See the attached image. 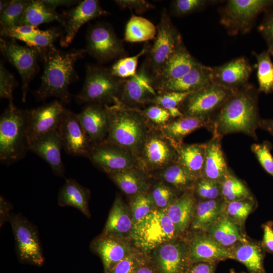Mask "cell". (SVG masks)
Returning <instances> with one entry per match:
<instances>
[{"mask_svg":"<svg viewBox=\"0 0 273 273\" xmlns=\"http://www.w3.org/2000/svg\"><path fill=\"white\" fill-rule=\"evenodd\" d=\"M258 92L252 85L236 90L207 121L206 128L214 136L243 133L257 139L256 130L261 119Z\"/></svg>","mask_w":273,"mask_h":273,"instance_id":"obj_1","label":"cell"},{"mask_svg":"<svg viewBox=\"0 0 273 273\" xmlns=\"http://www.w3.org/2000/svg\"><path fill=\"white\" fill-rule=\"evenodd\" d=\"M38 51L43 63V72L40 85L35 92L37 99L44 101L55 97L62 103H69V86L78 78L75 65L86 53L85 49L63 51L53 46Z\"/></svg>","mask_w":273,"mask_h":273,"instance_id":"obj_2","label":"cell"},{"mask_svg":"<svg viewBox=\"0 0 273 273\" xmlns=\"http://www.w3.org/2000/svg\"><path fill=\"white\" fill-rule=\"evenodd\" d=\"M105 106L109 119L105 141L128 151L137 158L151 128L142 110L126 106L118 100Z\"/></svg>","mask_w":273,"mask_h":273,"instance_id":"obj_3","label":"cell"},{"mask_svg":"<svg viewBox=\"0 0 273 273\" xmlns=\"http://www.w3.org/2000/svg\"><path fill=\"white\" fill-rule=\"evenodd\" d=\"M29 150L26 110L9 103L0 118L1 162L11 164L23 158Z\"/></svg>","mask_w":273,"mask_h":273,"instance_id":"obj_4","label":"cell"},{"mask_svg":"<svg viewBox=\"0 0 273 273\" xmlns=\"http://www.w3.org/2000/svg\"><path fill=\"white\" fill-rule=\"evenodd\" d=\"M179 237L166 209L155 208L133 224L129 239L136 249L148 255L161 244Z\"/></svg>","mask_w":273,"mask_h":273,"instance_id":"obj_5","label":"cell"},{"mask_svg":"<svg viewBox=\"0 0 273 273\" xmlns=\"http://www.w3.org/2000/svg\"><path fill=\"white\" fill-rule=\"evenodd\" d=\"M122 82L123 79L114 76L110 69L88 65L84 83L76 100L79 104L112 105L118 99Z\"/></svg>","mask_w":273,"mask_h":273,"instance_id":"obj_6","label":"cell"},{"mask_svg":"<svg viewBox=\"0 0 273 273\" xmlns=\"http://www.w3.org/2000/svg\"><path fill=\"white\" fill-rule=\"evenodd\" d=\"M183 42L181 35L172 23L169 14L163 8L153 43L142 64L153 79Z\"/></svg>","mask_w":273,"mask_h":273,"instance_id":"obj_7","label":"cell"},{"mask_svg":"<svg viewBox=\"0 0 273 273\" xmlns=\"http://www.w3.org/2000/svg\"><path fill=\"white\" fill-rule=\"evenodd\" d=\"M273 8V0H230L221 10L220 23L230 35L245 34L257 17Z\"/></svg>","mask_w":273,"mask_h":273,"instance_id":"obj_8","label":"cell"},{"mask_svg":"<svg viewBox=\"0 0 273 273\" xmlns=\"http://www.w3.org/2000/svg\"><path fill=\"white\" fill-rule=\"evenodd\" d=\"M235 91L212 82L190 93L178 108L184 116L207 122Z\"/></svg>","mask_w":273,"mask_h":273,"instance_id":"obj_9","label":"cell"},{"mask_svg":"<svg viewBox=\"0 0 273 273\" xmlns=\"http://www.w3.org/2000/svg\"><path fill=\"white\" fill-rule=\"evenodd\" d=\"M176 159L175 147L160 128H151L137 157L139 168L151 176Z\"/></svg>","mask_w":273,"mask_h":273,"instance_id":"obj_10","label":"cell"},{"mask_svg":"<svg viewBox=\"0 0 273 273\" xmlns=\"http://www.w3.org/2000/svg\"><path fill=\"white\" fill-rule=\"evenodd\" d=\"M9 221L19 261L38 266L42 265L44 257L36 227L20 214L11 213Z\"/></svg>","mask_w":273,"mask_h":273,"instance_id":"obj_11","label":"cell"},{"mask_svg":"<svg viewBox=\"0 0 273 273\" xmlns=\"http://www.w3.org/2000/svg\"><path fill=\"white\" fill-rule=\"evenodd\" d=\"M85 50L100 63L124 57L126 54L122 40L112 27L105 23H97L89 27Z\"/></svg>","mask_w":273,"mask_h":273,"instance_id":"obj_12","label":"cell"},{"mask_svg":"<svg viewBox=\"0 0 273 273\" xmlns=\"http://www.w3.org/2000/svg\"><path fill=\"white\" fill-rule=\"evenodd\" d=\"M147 256L156 273H186L191 264L185 237L165 242Z\"/></svg>","mask_w":273,"mask_h":273,"instance_id":"obj_13","label":"cell"},{"mask_svg":"<svg viewBox=\"0 0 273 273\" xmlns=\"http://www.w3.org/2000/svg\"><path fill=\"white\" fill-rule=\"evenodd\" d=\"M11 39L7 40L1 38V51L5 58L16 68L21 76L22 100L25 102L30 81L38 71L40 52L33 48L20 45L14 39Z\"/></svg>","mask_w":273,"mask_h":273,"instance_id":"obj_14","label":"cell"},{"mask_svg":"<svg viewBox=\"0 0 273 273\" xmlns=\"http://www.w3.org/2000/svg\"><path fill=\"white\" fill-rule=\"evenodd\" d=\"M87 157L107 174L139 168L137 158L132 154L106 141L93 145Z\"/></svg>","mask_w":273,"mask_h":273,"instance_id":"obj_15","label":"cell"},{"mask_svg":"<svg viewBox=\"0 0 273 273\" xmlns=\"http://www.w3.org/2000/svg\"><path fill=\"white\" fill-rule=\"evenodd\" d=\"M157 95L153 78L142 64L134 76L123 79L118 100L126 106L142 109Z\"/></svg>","mask_w":273,"mask_h":273,"instance_id":"obj_16","label":"cell"},{"mask_svg":"<svg viewBox=\"0 0 273 273\" xmlns=\"http://www.w3.org/2000/svg\"><path fill=\"white\" fill-rule=\"evenodd\" d=\"M66 109L58 101L26 110L29 146L38 138L58 129Z\"/></svg>","mask_w":273,"mask_h":273,"instance_id":"obj_17","label":"cell"},{"mask_svg":"<svg viewBox=\"0 0 273 273\" xmlns=\"http://www.w3.org/2000/svg\"><path fill=\"white\" fill-rule=\"evenodd\" d=\"M57 130L67 153L87 157L93 145L76 114L66 109Z\"/></svg>","mask_w":273,"mask_h":273,"instance_id":"obj_18","label":"cell"},{"mask_svg":"<svg viewBox=\"0 0 273 273\" xmlns=\"http://www.w3.org/2000/svg\"><path fill=\"white\" fill-rule=\"evenodd\" d=\"M97 0H84L63 14L64 33L60 39L62 47H66L73 40L77 31L85 23L107 15Z\"/></svg>","mask_w":273,"mask_h":273,"instance_id":"obj_19","label":"cell"},{"mask_svg":"<svg viewBox=\"0 0 273 273\" xmlns=\"http://www.w3.org/2000/svg\"><path fill=\"white\" fill-rule=\"evenodd\" d=\"M129 239L101 234L92 241L90 251L100 257L104 273H109L117 263L136 249Z\"/></svg>","mask_w":273,"mask_h":273,"instance_id":"obj_20","label":"cell"},{"mask_svg":"<svg viewBox=\"0 0 273 273\" xmlns=\"http://www.w3.org/2000/svg\"><path fill=\"white\" fill-rule=\"evenodd\" d=\"M185 238L191 263L232 259L230 251L205 232L189 231Z\"/></svg>","mask_w":273,"mask_h":273,"instance_id":"obj_21","label":"cell"},{"mask_svg":"<svg viewBox=\"0 0 273 273\" xmlns=\"http://www.w3.org/2000/svg\"><path fill=\"white\" fill-rule=\"evenodd\" d=\"M212 68V82L233 90L248 84L252 70L248 60L242 57Z\"/></svg>","mask_w":273,"mask_h":273,"instance_id":"obj_22","label":"cell"},{"mask_svg":"<svg viewBox=\"0 0 273 273\" xmlns=\"http://www.w3.org/2000/svg\"><path fill=\"white\" fill-rule=\"evenodd\" d=\"M199 63L190 54L183 42L153 78L155 89L157 90L161 85L180 78Z\"/></svg>","mask_w":273,"mask_h":273,"instance_id":"obj_23","label":"cell"},{"mask_svg":"<svg viewBox=\"0 0 273 273\" xmlns=\"http://www.w3.org/2000/svg\"><path fill=\"white\" fill-rule=\"evenodd\" d=\"M63 147L61 138L57 129L38 138L29 146V151L43 159L50 166L54 174L63 177L65 168L61 152Z\"/></svg>","mask_w":273,"mask_h":273,"instance_id":"obj_24","label":"cell"},{"mask_svg":"<svg viewBox=\"0 0 273 273\" xmlns=\"http://www.w3.org/2000/svg\"><path fill=\"white\" fill-rule=\"evenodd\" d=\"M76 115L93 145L106 140L109 131V119L105 105L87 104Z\"/></svg>","mask_w":273,"mask_h":273,"instance_id":"obj_25","label":"cell"},{"mask_svg":"<svg viewBox=\"0 0 273 273\" xmlns=\"http://www.w3.org/2000/svg\"><path fill=\"white\" fill-rule=\"evenodd\" d=\"M197 202L193 189L181 193L166 209L168 216L181 237L189 232Z\"/></svg>","mask_w":273,"mask_h":273,"instance_id":"obj_26","label":"cell"},{"mask_svg":"<svg viewBox=\"0 0 273 273\" xmlns=\"http://www.w3.org/2000/svg\"><path fill=\"white\" fill-rule=\"evenodd\" d=\"M212 82V68L199 63L180 78L166 83L157 89L158 94L168 92L191 93Z\"/></svg>","mask_w":273,"mask_h":273,"instance_id":"obj_27","label":"cell"},{"mask_svg":"<svg viewBox=\"0 0 273 273\" xmlns=\"http://www.w3.org/2000/svg\"><path fill=\"white\" fill-rule=\"evenodd\" d=\"M133 224L129 206L117 195L101 234L129 239Z\"/></svg>","mask_w":273,"mask_h":273,"instance_id":"obj_28","label":"cell"},{"mask_svg":"<svg viewBox=\"0 0 273 273\" xmlns=\"http://www.w3.org/2000/svg\"><path fill=\"white\" fill-rule=\"evenodd\" d=\"M221 138L213 135L206 143L202 177L220 183L230 170L221 147Z\"/></svg>","mask_w":273,"mask_h":273,"instance_id":"obj_29","label":"cell"},{"mask_svg":"<svg viewBox=\"0 0 273 273\" xmlns=\"http://www.w3.org/2000/svg\"><path fill=\"white\" fill-rule=\"evenodd\" d=\"M108 177L124 193L130 197L148 192L152 177L138 167L108 174Z\"/></svg>","mask_w":273,"mask_h":273,"instance_id":"obj_30","label":"cell"},{"mask_svg":"<svg viewBox=\"0 0 273 273\" xmlns=\"http://www.w3.org/2000/svg\"><path fill=\"white\" fill-rule=\"evenodd\" d=\"M215 241L229 251L239 243L250 239L245 231L224 214L206 231Z\"/></svg>","mask_w":273,"mask_h":273,"instance_id":"obj_31","label":"cell"},{"mask_svg":"<svg viewBox=\"0 0 273 273\" xmlns=\"http://www.w3.org/2000/svg\"><path fill=\"white\" fill-rule=\"evenodd\" d=\"M232 259L244 264L250 273H266L264 266L265 252L260 242L249 239L239 243L229 250Z\"/></svg>","mask_w":273,"mask_h":273,"instance_id":"obj_32","label":"cell"},{"mask_svg":"<svg viewBox=\"0 0 273 273\" xmlns=\"http://www.w3.org/2000/svg\"><path fill=\"white\" fill-rule=\"evenodd\" d=\"M90 191L72 178L66 179L59 190L58 204L61 207L70 206L76 208L85 216L90 217L88 208Z\"/></svg>","mask_w":273,"mask_h":273,"instance_id":"obj_33","label":"cell"},{"mask_svg":"<svg viewBox=\"0 0 273 273\" xmlns=\"http://www.w3.org/2000/svg\"><path fill=\"white\" fill-rule=\"evenodd\" d=\"M225 203L221 197L214 200L197 201L189 231L206 232L224 214Z\"/></svg>","mask_w":273,"mask_h":273,"instance_id":"obj_34","label":"cell"},{"mask_svg":"<svg viewBox=\"0 0 273 273\" xmlns=\"http://www.w3.org/2000/svg\"><path fill=\"white\" fill-rule=\"evenodd\" d=\"M151 176L162 181L179 194L194 189L198 180L176 161Z\"/></svg>","mask_w":273,"mask_h":273,"instance_id":"obj_35","label":"cell"},{"mask_svg":"<svg viewBox=\"0 0 273 273\" xmlns=\"http://www.w3.org/2000/svg\"><path fill=\"white\" fill-rule=\"evenodd\" d=\"M176 162L182 165L197 179L202 177L204 164L206 143L185 144L175 147Z\"/></svg>","mask_w":273,"mask_h":273,"instance_id":"obj_36","label":"cell"},{"mask_svg":"<svg viewBox=\"0 0 273 273\" xmlns=\"http://www.w3.org/2000/svg\"><path fill=\"white\" fill-rule=\"evenodd\" d=\"M207 122L194 117L182 116L171 119L160 128L163 134L176 147L183 143V140L195 130L206 127Z\"/></svg>","mask_w":273,"mask_h":273,"instance_id":"obj_37","label":"cell"},{"mask_svg":"<svg viewBox=\"0 0 273 273\" xmlns=\"http://www.w3.org/2000/svg\"><path fill=\"white\" fill-rule=\"evenodd\" d=\"M54 21L63 22L62 15L46 5L42 1H29L24 10L18 26H37Z\"/></svg>","mask_w":273,"mask_h":273,"instance_id":"obj_38","label":"cell"},{"mask_svg":"<svg viewBox=\"0 0 273 273\" xmlns=\"http://www.w3.org/2000/svg\"><path fill=\"white\" fill-rule=\"evenodd\" d=\"M156 34L157 26L151 21L132 15L126 25L124 40L129 42H146L154 39Z\"/></svg>","mask_w":273,"mask_h":273,"instance_id":"obj_39","label":"cell"},{"mask_svg":"<svg viewBox=\"0 0 273 273\" xmlns=\"http://www.w3.org/2000/svg\"><path fill=\"white\" fill-rule=\"evenodd\" d=\"M221 197L226 202L253 197L247 185L230 169L220 183Z\"/></svg>","mask_w":273,"mask_h":273,"instance_id":"obj_40","label":"cell"},{"mask_svg":"<svg viewBox=\"0 0 273 273\" xmlns=\"http://www.w3.org/2000/svg\"><path fill=\"white\" fill-rule=\"evenodd\" d=\"M257 207V202L254 196L235 201L225 202L224 215L244 230L248 216Z\"/></svg>","mask_w":273,"mask_h":273,"instance_id":"obj_41","label":"cell"},{"mask_svg":"<svg viewBox=\"0 0 273 273\" xmlns=\"http://www.w3.org/2000/svg\"><path fill=\"white\" fill-rule=\"evenodd\" d=\"M257 60V77L259 92L265 94L273 93V62L269 52L260 53L253 52Z\"/></svg>","mask_w":273,"mask_h":273,"instance_id":"obj_42","label":"cell"},{"mask_svg":"<svg viewBox=\"0 0 273 273\" xmlns=\"http://www.w3.org/2000/svg\"><path fill=\"white\" fill-rule=\"evenodd\" d=\"M150 47V43L146 42L141 51L135 55L119 59L110 68L111 73L115 77L123 79L134 76L138 71L139 58L147 54Z\"/></svg>","mask_w":273,"mask_h":273,"instance_id":"obj_43","label":"cell"},{"mask_svg":"<svg viewBox=\"0 0 273 273\" xmlns=\"http://www.w3.org/2000/svg\"><path fill=\"white\" fill-rule=\"evenodd\" d=\"M154 179L155 182L152 181L148 193L156 209H167L181 194L162 181Z\"/></svg>","mask_w":273,"mask_h":273,"instance_id":"obj_44","label":"cell"},{"mask_svg":"<svg viewBox=\"0 0 273 273\" xmlns=\"http://www.w3.org/2000/svg\"><path fill=\"white\" fill-rule=\"evenodd\" d=\"M29 1H10L8 5L1 12V31L18 26Z\"/></svg>","mask_w":273,"mask_h":273,"instance_id":"obj_45","label":"cell"},{"mask_svg":"<svg viewBox=\"0 0 273 273\" xmlns=\"http://www.w3.org/2000/svg\"><path fill=\"white\" fill-rule=\"evenodd\" d=\"M190 93L168 92L158 94L151 104L157 105L166 109L172 119L182 117L184 115L178 107Z\"/></svg>","mask_w":273,"mask_h":273,"instance_id":"obj_46","label":"cell"},{"mask_svg":"<svg viewBox=\"0 0 273 273\" xmlns=\"http://www.w3.org/2000/svg\"><path fill=\"white\" fill-rule=\"evenodd\" d=\"M129 207L134 224L155 209L148 192L139 193L130 197Z\"/></svg>","mask_w":273,"mask_h":273,"instance_id":"obj_47","label":"cell"},{"mask_svg":"<svg viewBox=\"0 0 273 273\" xmlns=\"http://www.w3.org/2000/svg\"><path fill=\"white\" fill-rule=\"evenodd\" d=\"M62 34L60 30L52 28L30 36L22 37L19 40L24 42L28 47L41 50L53 46V43Z\"/></svg>","mask_w":273,"mask_h":273,"instance_id":"obj_48","label":"cell"},{"mask_svg":"<svg viewBox=\"0 0 273 273\" xmlns=\"http://www.w3.org/2000/svg\"><path fill=\"white\" fill-rule=\"evenodd\" d=\"M194 190L197 201L211 200L221 198L220 183L204 177L197 180Z\"/></svg>","mask_w":273,"mask_h":273,"instance_id":"obj_49","label":"cell"},{"mask_svg":"<svg viewBox=\"0 0 273 273\" xmlns=\"http://www.w3.org/2000/svg\"><path fill=\"white\" fill-rule=\"evenodd\" d=\"M141 110L151 128H160L172 119L166 109L157 105L150 104Z\"/></svg>","mask_w":273,"mask_h":273,"instance_id":"obj_50","label":"cell"},{"mask_svg":"<svg viewBox=\"0 0 273 273\" xmlns=\"http://www.w3.org/2000/svg\"><path fill=\"white\" fill-rule=\"evenodd\" d=\"M147 257L136 249L117 263L109 273H136Z\"/></svg>","mask_w":273,"mask_h":273,"instance_id":"obj_51","label":"cell"},{"mask_svg":"<svg viewBox=\"0 0 273 273\" xmlns=\"http://www.w3.org/2000/svg\"><path fill=\"white\" fill-rule=\"evenodd\" d=\"M271 144L268 141L253 144L251 149L264 170L273 177V156L271 153Z\"/></svg>","mask_w":273,"mask_h":273,"instance_id":"obj_52","label":"cell"},{"mask_svg":"<svg viewBox=\"0 0 273 273\" xmlns=\"http://www.w3.org/2000/svg\"><path fill=\"white\" fill-rule=\"evenodd\" d=\"M208 3L205 0H174L171 3L170 12L174 16H184L201 10Z\"/></svg>","mask_w":273,"mask_h":273,"instance_id":"obj_53","label":"cell"},{"mask_svg":"<svg viewBox=\"0 0 273 273\" xmlns=\"http://www.w3.org/2000/svg\"><path fill=\"white\" fill-rule=\"evenodd\" d=\"M16 81L13 75L5 67L3 63L0 64V97L6 99L9 103H13V92L16 86Z\"/></svg>","mask_w":273,"mask_h":273,"instance_id":"obj_54","label":"cell"},{"mask_svg":"<svg viewBox=\"0 0 273 273\" xmlns=\"http://www.w3.org/2000/svg\"><path fill=\"white\" fill-rule=\"evenodd\" d=\"M265 16L258 27V30L265 39L267 51L273 56V10L265 12Z\"/></svg>","mask_w":273,"mask_h":273,"instance_id":"obj_55","label":"cell"},{"mask_svg":"<svg viewBox=\"0 0 273 273\" xmlns=\"http://www.w3.org/2000/svg\"><path fill=\"white\" fill-rule=\"evenodd\" d=\"M115 3L122 9H128L138 14H142L155 6L146 0H116Z\"/></svg>","mask_w":273,"mask_h":273,"instance_id":"obj_56","label":"cell"},{"mask_svg":"<svg viewBox=\"0 0 273 273\" xmlns=\"http://www.w3.org/2000/svg\"><path fill=\"white\" fill-rule=\"evenodd\" d=\"M263 234L260 242L265 252L273 255V221L269 220L261 225Z\"/></svg>","mask_w":273,"mask_h":273,"instance_id":"obj_57","label":"cell"},{"mask_svg":"<svg viewBox=\"0 0 273 273\" xmlns=\"http://www.w3.org/2000/svg\"><path fill=\"white\" fill-rule=\"evenodd\" d=\"M218 262L201 261L192 263L186 273H214Z\"/></svg>","mask_w":273,"mask_h":273,"instance_id":"obj_58","label":"cell"},{"mask_svg":"<svg viewBox=\"0 0 273 273\" xmlns=\"http://www.w3.org/2000/svg\"><path fill=\"white\" fill-rule=\"evenodd\" d=\"M13 209L12 204L7 200L3 196L0 198V225L2 227L5 222L9 221L11 213L10 211Z\"/></svg>","mask_w":273,"mask_h":273,"instance_id":"obj_59","label":"cell"},{"mask_svg":"<svg viewBox=\"0 0 273 273\" xmlns=\"http://www.w3.org/2000/svg\"><path fill=\"white\" fill-rule=\"evenodd\" d=\"M42 2L50 8L55 10L59 6H68L76 3V1L70 0H47Z\"/></svg>","mask_w":273,"mask_h":273,"instance_id":"obj_60","label":"cell"},{"mask_svg":"<svg viewBox=\"0 0 273 273\" xmlns=\"http://www.w3.org/2000/svg\"><path fill=\"white\" fill-rule=\"evenodd\" d=\"M136 273H156L148 258V256L139 266Z\"/></svg>","mask_w":273,"mask_h":273,"instance_id":"obj_61","label":"cell"},{"mask_svg":"<svg viewBox=\"0 0 273 273\" xmlns=\"http://www.w3.org/2000/svg\"><path fill=\"white\" fill-rule=\"evenodd\" d=\"M259 127L273 135V119H261Z\"/></svg>","mask_w":273,"mask_h":273,"instance_id":"obj_62","label":"cell"},{"mask_svg":"<svg viewBox=\"0 0 273 273\" xmlns=\"http://www.w3.org/2000/svg\"><path fill=\"white\" fill-rule=\"evenodd\" d=\"M10 1H1L0 2V12H2L3 10L8 5Z\"/></svg>","mask_w":273,"mask_h":273,"instance_id":"obj_63","label":"cell"},{"mask_svg":"<svg viewBox=\"0 0 273 273\" xmlns=\"http://www.w3.org/2000/svg\"><path fill=\"white\" fill-rule=\"evenodd\" d=\"M229 273H250V272H246L244 271L237 272L234 269L232 268L230 269Z\"/></svg>","mask_w":273,"mask_h":273,"instance_id":"obj_64","label":"cell"}]
</instances>
